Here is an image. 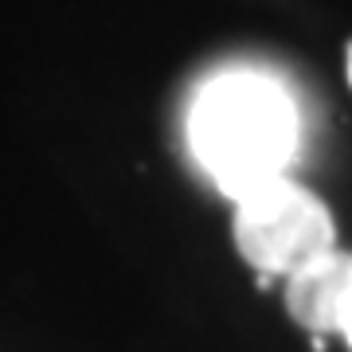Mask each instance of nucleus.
<instances>
[{
	"instance_id": "3",
	"label": "nucleus",
	"mask_w": 352,
	"mask_h": 352,
	"mask_svg": "<svg viewBox=\"0 0 352 352\" xmlns=\"http://www.w3.org/2000/svg\"><path fill=\"white\" fill-rule=\"evenodd\" d=\"M349 278H352V254L337 251V247L309 258L294 274H286V314L298 325L309 329L314 337L337 333Z\"/></svg>"
},
{
	"instance_id": "2",
	"label": "nucleus",
	"mask_w": 352,
	"mask_h": 352,
	"mask_svg": "<svg viewBox=\"0 0 352 352\" xmlns=\"http://www.w3.org/2000/svg\"><path fill=\"white\" fill-rule=\"evenodd\" d=\"M235 247L266 278H286L309 258L333 251L337 227L314 192L289 176H274L235 200Z\"/></svg>"
},
{
	"instance_id": "5",
	"label": "nucleus",
	"mask_w": 352,
	"mask_h": 352,
	"mask_svg": "<svg viewBox=\"0 0 352 352\" xmlns=\"http://www.w3.org/2000/svg\"><path fill=\"white\" fill-rule=\"evenodd\" d=\"M349 82H352V47H349Z\"/></svg>"
},
{
	"instance_id": "1",
	"label": "nucleus",
	"mask_w": 352,
	"mask_h": 352,
	"mask_svg": "<svg viewBox=\"0 0 352 352\" xmlns=\"http://www.w3.org/2000/svg\"><path fill=\"white\" fill-rule=\"evenodd\" d=\"M188 145L215 188L239 200L274 176H289L302 145L298 106L263 71H223L192 102Z\"/></svg>"
},
{
	"instance_id": "4",
	"label": "nucleus",
	"mask_w": 352,
	"mask_h": 352,
	"mask_svg": "<svg viewBox=\"0 0 352 352\" xmlns=\"http://www.w3.org/2000/svg\"><path fill=\"white\" fill-rule=\"evenodd\" d=\"M337 333L349 340L352 349V278H349V289H344V302H340V321H337Z\"/></svg>"
}]
</instances>
